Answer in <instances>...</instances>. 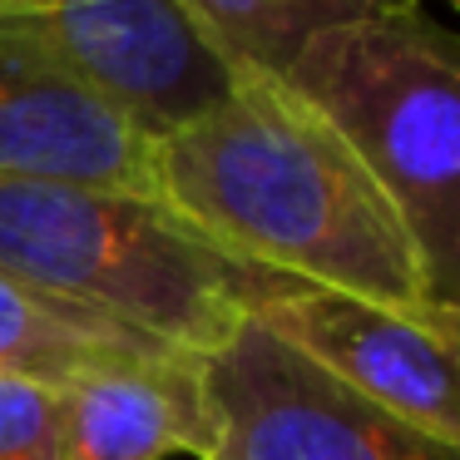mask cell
Masks as SVG:
<instances>
[{"mask_svg": "<svg viewBox=\"0 0 460 460\" xmlns=\"http://www.w3.org/2000/svg\"><path fill=\"white\" fill-rule=\"evenodd\" d=\"M154 193L223 252L381 307L440 312L426 258L361 159L268 75L154 144Z\"/></svg>", "mask_w": 460, "mask_h": 460, "instance_id": "6da1fadb", "label": "cell"}, {"mask_svg": "<svg viewBox=\"0 0 460 460\" xmlns=\"http://www.w3.org/2000/svg\"><path fill=\"white\" fill-rule=\"evenodd\" d=\"M0 268L193 357L288 278L223 252L159 193L60 179H0Z\"/></svg>", "mask_w": 460, "mask_h": 460, "instance_id": "7a4b0ae2", "label": "cell"}, {"mask_svg": "<svg viewBox=\"0 0 460 460\" xmlns=\"http://www.w3.org/2000/svg\"><path fill=\"white\" fill-rule=\"evenodd\" d=\"M282 84L396 203L440 297L460 272V55L420 0L312 35Z\"/></svg>", "mask_w": 460, "mask_h": 460, "instance_id": "3957f363", "label": "cell"}, {"mask_svg": "<svg viewBox=\"0 0 460 460\" xmlns=\"http://www.w3.org/2000/svg\"><path fill=\"white\" fill-rule=\"evenodd\" d=\"M0 25L40 45L149 144L218 110L248 75L179 0H0Z\"/></svg>", "mask_w": 460, "mask_h": 460, "instance_id": "277c9868", "label": "cell"}, {"mask_svg": "<svg viewBox=\"0 0 460 460\" xmlns=\"http://www.w3.org/2000/svg\"><path fill=\"white\" fill-rule=\"evenodd\" d=\"M213 460H460L243 317L199 357Z\"/></svg>", "mask_w": 460, "mask_h": 460, "instance_id": "5b68a950", "label": "cell"}, {"mask_svg": "<svg viewBox=\"0 0 460 460\" xmlns=\"http://www.w3.org/2000/svg\"><path fill=\"white\" fill-rule=\"evenodd\" d=\"M248 322L268 327L292 351L317 361L327 376L416 426L420 436L460 450L456 401V332L460 312H401L357 292L282 278L248 307Z\"/></svg>", "mask_w": 460, "mask_h": 460, "instance_id": "8992f818", "label": "cell"}, {"mask_svg": "<svg viewBox=\"0 0 460 460\" xmlns=\"http://www.w3.org/2000/svg\"><path fill=\"white\" fill-rule=\"evenodd\" d=\"M0 179L154 193V144L75 84L40 45L0 25Z\"/></svg>", "mask_w": 460, "mask_h": 460, "instance_id": "52a82bcc", "label": "cell"}, {"mask_svg": "<svg viewBox=\"0 0 460 460\" xmlns=\"http://www.w3.org/2000/svg\"><path fill=\"white\" fill-rule=\"evenodd\" d=\"M65 460H213V416L199 357L110 367L55 391Z\"/></svg>", "mask_w": 460, "mask_h": 460, "instance_id": "ba28073f", "label": "cell"}, {"mask_svg": "<svg viewBox=\"0 0 460 460\" xmlns=\"http://www.w3.org/2000/svg\"><path fill=\"white\" fill-rule=\"evenodd\" d=\"M164 357H193L154 332L65 302L45 288L11 278L0 268V376H25L40 386H70L110 367H139Z\"/></svg>", "mask_w": 460, "mask_h": 460, "instance_id": "9c48e42d", "label": "cell"}, {"mask_svg": "<svg viewBox=\"0 0 460 460\" xmlns=\"http://www.w3.org/2000/svg\"><path fill=\"white\" fill-rule=\"evenodd\" d=\"M179 5L238 70L282 80V70L297 60L312 35L391 11L401 0H179Z\"/></svg>", "mask_w": 460, "mask_h": 460, "instance_id": "30bf717a", "label": "cell"}, {"mask_svg": "<svg viewBox=\"0 0 460 460\" xmlns=\"http://www.w3.org/2000/svg\"><path fill=\"white\" fill-rule=\"evenodd\" d=\"M0 460H65L55 386L0 376Z\"/></svg>", "mask_w": 460, "mask_h": 460, "instance_id": "8fae6325", "label": "cell"}]
</instances>
